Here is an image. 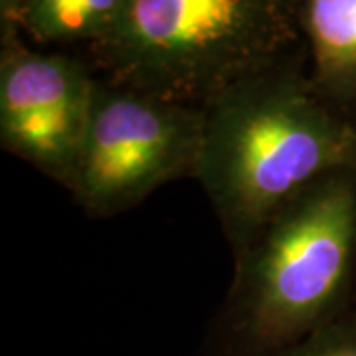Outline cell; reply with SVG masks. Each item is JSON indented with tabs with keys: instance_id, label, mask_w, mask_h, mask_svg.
<instances>
[{
	"instance_id": "9",
	"label": "cell",
	"mask_w": 356,
	"mask_h": 356,
	"mask_svg": "<svg viewBox=\"0 0 356 356\" xmlns=\"http://www.w3.org/2000/svg\"><path fill=\"white\" fill-rule=\"evenodd\" d=\"M24 0H0V8H2V16L8 18V20H16L18 10L22 6Z\"/></svg>"
},
{
	"instance_id": "2",
	"label": "cell",
	"mask_w": 356,
	"mask_h": 356,
	"mask_svg": "<svg viewBox=\"0 0 356 356\" xmlns=\"http://www.w3.org/2000/svg\"><path fill=\"white\" fill-rule=\"evenodd\" d=\"M356 252L355 168L321 178L238 257L228 325L245 356H275L334 318Z\"/></svg>"
},
{
	"instance_id": "8",
	"label": "cell",
	"mask_w": 356,
	"mask_h": 356,
	"mask_svg": "<svg viewBox=\"0 0 356 356\" xmlns=\"http://www.w3.org/2000/svg\"><path fill=\"white\" fill-rule=\"evenodd\" d=\"M275 356H356V318H332Z\"/></svg>"
},
{
	"instance_id": "3",
	"label": "cell",
	"mask_w": 356,
	"mask_h": 356,
	"mask_svg": "<svg viewBox=\"0 0 356 356\" xmlns=\"http://www.w3.org/2000/svg\"><path fill=\"white\" fill-rule=\"evenodd\" d=\"M291 0H129L103 51L117 86L204 109L277 65Z\"/></svg>"
},
{
	"instance_id": "5",
	"label": "cell",
	"mask_w": 356,
	"mask_h": 356,
	"mask_svg": "<svg viewBox=\"0 0 356 356\" xmlns=\"http://www.w3.org/2000/svg\"><path fill=\"white\" fill-rule=\"evenodd\" d=\"M95 81L76 60L8 46L0 65V143L70 186Z\"/></svg>"
},
{
	"instance_id": "6",
	"label": "cell",
	"mask_w": 356,
	"mask_h": 356,
	"mask_svg": "<svg viewBox=\"0 0 356 356\" xmlns=\"http://www.w3.org/2000/svg\"><path fill=\"white\" fill-rule=\"evenodd\" d=\"M318 93L346 97L356 91V0H301Z\"/></svg>"
},
{
	"instance_id": "4",
	"label": "cell",
	"mask_w": 356,
	"mask_h": 356,
	"mask_svg": "<svg viewBox=\"0 0 356 356\" xmlns=\"http://www.w3.org/2000/svg\"><path fill=\"white\" fill-rule=\"evenodd\" d=\"M204 109L95 81L70 191L93 216L135 208L178 177H194Z\"/></svg>"
},
{
	"instance_id": "7",
	"label": "cell",
	"mask_w": 356,
	"mask_h": 356,
	"mask_svg": "<svg viewBox=\"0 0 356 356\" xmlns=\"http://www.w3.org/2000/svg\"><path fill=\"white\" fill-rule=\"evenodd\" d=\"M129 0H24L16 20L40 42L99 46L127 10Z\"/></svg>"
},
{
	"instance_id": "1",
	"label": "cell",
	"mask_w": 356,
	"mask_h": 356,
	"mask_svg": "<svg viewBox=\"0 0 356 356\" xmlns=\"http://www.w3.org/2000/svg\"><path fill=\"white\" fill-rule=\"evenodd\" d=\"M355 166V125L332 113L315 86L277 67L204 107L194 177L236 255L301 192Z\"/></svg>"
}]
</instances>
